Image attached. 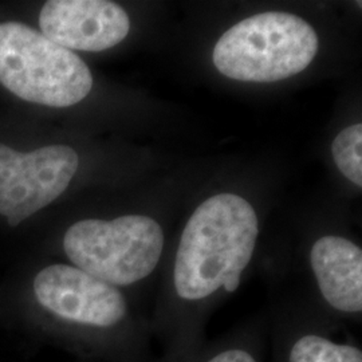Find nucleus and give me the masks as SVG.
Wrapping results in <instances>:
<instances>
[{
	"instance_id": "nucleus-1",
	"label": "nucleus",
	"mask_w": 362,
	"mask_h": 362,
	"mask_svg": "<svg viewBox=\"0 0 362 362\" xmlns=\"http://www.w3.org/2000/svg\"><path fill=\"white\" fill-rule=\"evenodd\" d=\"M258 216L246 199L220 194L196 208L177 248L173 281L177 294L197 300L220 287L233 293L252 258Z\"/></svg>"
},
{
	"instance_id": "nucleus-2",
	"label": "nucleus",
	"mask_w": 362,
	"mask_h": 362,
	"mask_svg": "<svg viewBox=\"0 0 362 362\" xmlns=\"http://www.w3.org/2000/svg\"><path fill=\"white\" fill-rule=\"evenodd\" d=\"M317 52V33L300 16L264 13L226 31L212 58L220 73L231 79L276 82L302 73Z\"/></svg>"
},
{
	"instance_id": "nucleus-3",
	"label": "nucleus",
	"mask_w": 362,
	"mask_h": 362,
	"mask_svg": "<svg viewBox=\"0 0 362 362\" xmlns=\"http://www.w3.org/2000/svg\"><path fill=\"white\" fill-rule=\"evenodd\" d=\"M0 83L33 104L67 107L93 88L88 65L76 52L18 22L0 25Z\"/></svg>"
},
{
	"instance_id": "nucleus-4",
	"label": "nucleus",
	"mask_w": 362,
	"mask_h": 362,
	"mask_svg": "<svg viewBox=\"0 0 362 362\" xmlns=\"http://www.w3.org/2000/svg\"><path fill=\"white\" fill-rule=\"evenodd\" d=\"M66 255L76 267L112 286H128L153 272L164 248L160 224L148 216L77 221L65 233Z\"/></svg>"
},
{
	"instance_id": "nucleus-5",
	"label": "nucleus",
	"mask_w": 362,
	"mask_h": 362,
	"mask_svg": "<svg viewBox=\"0 0 362 362\" xmlns=\"http://www.w3.org/2000/svg\"><path fill=\"white\" fill-rule=\"evenodd\" d=\"M79 158L66 145L21 153L0 144V215L11 227L47 207L76 176Z\"/></svg>"
},
{
	"instance_id": "nucleus-6",
	"label": "nucleus",
	"mask_w": 362,
	"mask_h": 362,
	"mask_svg": "<svg viewBox=\"0 0 362 362\" xmlns=\"http://www.w3.org/2000/svg\"><path fill=\"white\" fill-rule=\"evenodd\" d=\"M39 303L59 318L81 325L110 327L127 314V302L115 286L67 264H52L34 279Z\"/></svg>"
},
{
	"instance_id": "nucleus-7",
	"label": "nucleus",
	"mask_w": 362,
	"mask_h": 362,
	"mask_svg": "<svg viewBox=\"0 0 362 362\" xmlns=\"http://www.w3.org/2000/svg\"><path fill=\"white\" fill-rule=\"evenodd\" d=\"M42 34L61 47L104 52L129 34L127 11L106 0H50L39 15Z\"/></svg>"
},
{
	"instance_id": "nucleus-8",
	"label": "nucleus",
	"mask_w": 362,
	"mask_h": 362,
	"mask_svg": "<svg viewBox=\"0 0 362 362\" xmlns=\"http://www.w3.org/2000/svg\"><path fill=\"white\" fill-rule=\"evenodd\" d=\"M311 267L330 306L345 313L362 310V251L345 238L324 236L311 248Z\"/></svg>"
},
{
	"instance_id": "nucleus-9",
	"label": "nucleus",
	"mask_w": 362,
	"mask_h": 362,
	"mask_svg": "<svg viewBox=\"0 0 362 362\" xmlns=\"http://www.w3.org/2000/svg\"><path fill=\"white\" fill-rule=\"evenodd\" d=\"M290 362H362L361 350L338 345L326 338L305 336L290 351Z\"/></svg>"
},
{
	"instance_id": "nucleus-10",
	"label": "nucleus",
	"mask_w": 362,
	"mask_h": 362,
	"mask_svg": "<svg viewBox=\"0 0 362 362\" xmlns=\"http://www.w3.org/2000/svg\"><path fill=\"white\" fill-rule=\"evenodd\" d=\"M362 125L354 124L342 130L334 140L332 152L341 173L362 187Z\"/></svg>"
},
{
	"instance_id": "nucleus-11",
	"label": "nucleus",
	"mask_w": 362,
	"mask_h": 362,
	"mask_svg": "<svg viewBox=\"0 0 362 362\" xmlns=\"http://www.w3.org/2000/svg\"><path fill=\"white\" fill-rule=\"evenodd\" d=\"M208 362H257L254 357L245 350H226Z\"/></svg>"
}]
</instances>
